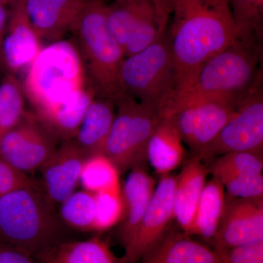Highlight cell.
I'll use <instances>...</instances> for the list:
<instances>
[{
  "instance_id": "3957f363",
  "label": "cell",
  "mask_w": 263,
  "mask_h": 263,
  "mask_svg": "<svg viewBox=\"0 0 263 263\" xmlns=\"http://www.w3.org/2000/svg\"><path fill=\"white\" fill-rule=\"evenodd\" d=\"M72 231L48 202L41 186L18 189L0 197V240L33 257L72 240Z\"/></svg>"
},
{
  "instance_id": "e575fe53",
  "label": "cell",
  "mask_w": 263,
  "mask_h": 263,
  "mask_svg": "<svg viewBox=\"0 0 263 263\" xmlns=\"http://www.w3.org/2000/svg\"><path fill=\"white\" fill-rule=\"evenodd\" d=\"M0 263H40L22 249L0 240Z\"/></svg>"
},
{
  "instance_id": "cb8c5ba5",
  "label": "cell",
  "mask_w": 263,
  "mask_h": 263,
  "mask_svg": "<svg viewBox=\"0 0 263 263\" xmlns=\"http://www.w3.org/2000/svg\"><path fill=\"white\" fill-rule=\"evenodd\" d=\"M226 193L219 180L213 176L206 181L197 205L193 235L209 243L215 235L220 221Z\"/></svg>"
},
{
  "instance_id": "8992f818",
  "label": "cell",
  "mask_w": 263,
  "mask_h": 263,
  "mask_svg": "<svg viewBox=\"0 0 263 263\" xmlns=\"http://www.w3.org/2000/svg\"><path fill=\"white\" fill-rule=\"evenodd\" d=\"M122 92L161 114L176 92V75L167 32L145 49L123 60Z\"/></svg>"
},
{
  "instance_id": "e0dca14e",
  "label": "cell",
  "mask_w": 263,
  "mask_h": 263,
  "mask_svg": "<svg viewBox=\"0 0 263 263\" xmlns=\"http://www.w3.org/2000/svg\"><path fill=\"white\" fill-rule=\"evenodd\" d=\"M156 188L155 180L145 167L130 170L122 190L124 213L119 222L118 235L123 248L130 243L147 209Z\"/></svg>"
},
{
  "instance_id": "d6a6232c",
  "label": "cell",
  "mask_w": 263,
  "mask_h": 263,
  "mask_svg": "<svg viewBox=\"0 0 263 263\" xmlns=\"http://www.w3.org/2000/svg\"><path fill=\"white\" fill-rule=\"evenodd\" d=\"M222 263H263V240L227 251Z\"/></svg>"
},
{
  "instance_id": "f546056e",
  "label": "cell",
  "mask_w": 263,
  "mask_h": 263,
  "mask_svg": "<svg viewBox=\"0 0 263 263\" xmlns=\"http://www.w3.org/2000/svg\"><path fill=\"white\" fill-rule=\"evenodd\" d=\"M96 214L94 231H105L119 224L124 213L121 190H108L95 193Z\"/></svg>"
},
{
  "instance_id": "1f68e13d",
  "label": "cell",
  "mask_w": 263,
  "mask_h": 263,
  "mask_svg": "<svg viewBox=\"0 0 263 263\" xmlns=\"http://www.w3.org/2000/svg\"><path fill=\"white\" fill-rule=\"evenodd\" d=\"M41 186L28 174L20 172L0 158V197L18 189Z\"/></svg>"
},
{
  "instance_id": "ffe728a7",
  "label": "cell",
  "mask_w": 263,
  "mask_h": 263,
  "mask_svg": "<svg viewBox=\"0 0 263 263\" xmlns=\"http://www.w3.org/2000/svg\"><path fill=\"white\" fill-rule=\"evenodd\" d=\"M113 100L97 95L90 104L76 136L72 138L88 157L103 154L114 119Z\"/></svg>"
},
{
  "instance_id": "74e56055",
  "label": "cell",
  "mask_w": 263,
  "mask_h": 263,
  "mask_svg": "<svg viewBox=\"0 0 263 263\" xmlns=\"http://www.w3.org/2000/svg\"><path fill=\"white\" fill-rule=\"evenodd\" d=\"M10 0H0V3H5V4H9Z\"/></svg>"
},
{
  "instance_id": "d4e9b609",
  "label": "cell",
  "mask_w": 263,
  "mask_h": 263,
  "mask_svg": "<svg viewBox=\"0 0 263 263\" xmlns=\"http://www.w3.org/2000/svg\"><path fill=\"white\" fill-rule=\"evenodd\" d=\"M57 213L69 229L84 233L94 231L95 194L84 190L74 192L59 205Z\"/></svg>"
},
{
  "instance_id": "277c9868",
  "label": "cell",
  "mask_w": 263,
  "mask_h": 263,
  "mask_svg": "<svg viewBox=\"0 0 263 263\" xmlns=\"http://www.w3.org/2000/svg\"><path fill=\"white\" fill-rule=\"evenodd\" d=\"M89 81L77 45L61 40L42 48L22 84L33 113L42 118Z\"/></svg>"
},
{
  "instance_id": "4dcf8cb0",
  "label": "cell",
  "mask_w": 263,
  "mask_h": 263,
  "mask_svg": "<svg viewBox=\"0 0 263 263\" xmlns=\"http://www.w3.org/2000/svg\"><path fill=\"white\" fill-rule=\"evenodd\" d=\"M216 178L226 190V196L245 199L263 198L262 174H224Z\"/></svg>"
},
{
  "instance_id": "5bb4252c",
  "label": "cell",
  "mask_w": 263,
  "mask_h": 263,
  "mask_svg": "<svg viewBox=\"0 0 263 263\" xmlns=\"http://www.w3.org/2000/svg\"><path fill=\"white\" fill-rule=\"evenodd\" d=\"M87 157L73 140H66L40 169L43 193L57 211L59 205L76 191L83 164Z\"/></svg>"
},
{
  "instance_id": "9a60e30c",
  "label": "cell",
  "mask_w": 263,
  "mask_h": 263,
  "mask_svg": "<svg viewBox=\"0 0 263 263\" xmlns=\"http://www.w3.org/2000/svg\"><path fill=\"white\" fill-rule=\"evenodd\" d=\"M91 0H24L33 28L41 39L61 41L75 32L79 19Z\"/></svg>"
},
{
  "instance_id": "52a82bcc",
  "label": "cell",
  "mask_w": 263,
  "mask_h": 263,
  "mask_svg": "<svg viewBox=\"0 0 263 263\" xmlns=\"http://www.w3.org/2000/svg\"><path fill=\"white\" fill-rule=\"evenodd\" d=\"M114 103L117 111L103 155L119 173L145 167L147 146L160 114L125 93L118 95Z\"/></svg>"
},
{
  "instance_id": "d590c367",
  "label": "cell",
  "mask_w": 263,
  "mask_h": 263,
  "mask_svg": "<svg viewBox=\"0 0 263 263\" xmlns=\"http://www.w3.org/2000/svg\"><path fill=\"white\" fill-rule=\"evenodd\" d=\"M8 5L0 3V73L7 72L4 57V41L8 20Z\"/></svg>"
},
{
  "instance_id": "ba28073f",
  "label": "cell",
  "mask_w": 263,
  "mask_h": 263,
  "mask_svg": "<svg viewBox=\"0 0 263 263\" xmlns=\"http://www.w3.org/2000/svg\"><path fill=\"white\" fill-rule=\"evenodd\" d=\"M262 74L248 94L240 100L236 112L214 140L197 156L202 160L233 152L262 154Z\"/></svg>"
},
{
  "instance_id": "9c48e42d",
  "label": "cell",
  "mask_w": 263,
  "mask_h": 263,
  "mask_svg": "<svg viewBox=\"0 0 263 263\" xmlns=\"http://www.w3.org/2000/svg\"><path fill=\"white\" fill-rule=\"evenodd\" d=\"M60 140L33 112L0 140V158L24 174L40 170L54 153Z\"/></svg>"
},
{
  "instance_id": "603a6c76",
  "label": "cell",
  "mask_w": 263,
  "mask_h": 263,
  "mask_svg": "<svg viewBox=\"0 0 263 263\" xmlns=\"http://www.w3.org/2000/svg\"><path fill=\"white\" fill-rule=\"evenodd\" d=\"M97 95L96 89L89 81L86 86L76 91L68 100L39 119L60 141L72 139Z\"/></svg>"
},
{
  "instance_id": "83f0119b",
  "label": "cell",
  "mask_w": 263,
  "mask_h": 263,
  "mask_svg": "<svg viewBox=\"0 0 263 263\" xmlns=\"http://www.w3.org/2000/svg\"><path fill=\"white\" fill-rule=\"evenodd\" d=\"M119 171L103 154L89 156L81 168L80 181L83 190L91 193L108 190H120Z\"/></svg>"
},
{
  "instance_id": "836d02e7",
  "label": "cell",
  "mask_w": 263,
  "mask_h": 263,
  "mask_svg": "<svg viewBox=\"0 0 263 263\" xmlns=\"http://www.w3.org/2000/svg\"><path fill=\"white\" fill-rule=\"evenodd\" d=\"M155 9L159 33L160 35L167 32L169 19L174 13L179 0H148Z\"/></svg>"
},
{
  "instance_id": "4316f807",
  "label": "cell",
  "mask_w": 263,
  "mask_h": 263,
  "mask_svg": "<svg viewBox=\"0 0 263 263\" xmlns=\"http://www.w3.org/2000/svg\"><path fill=\"white\" fill-rule=\"evenodd\" d=\"M25 98L22 82L15 75L7 74L0 84V140L24 117Z\"/></svg>"
},
{
  "instance_id": "8d00e7d4",
  "label": "cell",
  "mask_w": 263,
  "mask_h": 263,
  "mask_svg": "<svg viewBox=\"0 0 263 263\" xmlns=\"http://www.w3.org/2000/svg\"><path fill=\"white\" fill-rule=\"evenodd\" d=\"M208 5H214L217 4L220 0H204Z\"/></svg>"
},
{
  "instance_id": "484cf974",
  "label": "cell",
  "mask_w": 263,
  "mask_h": 263,
  "mask_svg": "<svg viewBox=\"0 0 263 263\" xmlns=\"http://www.w3.org/2000/svg\"><path fill=\"white\" fill-rule=\"evenodd\" d=\"M238 41L262 45L263 0H228Z\"/></svg>"
},
{
  "instance_id": "44dd1931",
  "label": "cell",
  "mask_w": 263,
  "mask_h": 263,
  "mask_svg": "<svg viewBox=\"0 0 263 263\" xmlns=\"http://www.w3.org/2000/svg\"><path fill=\"white\" fill-rule=\"evenodd\" d=\"M40 263H123L105 240L93 237L87 240L61 242L36 256Z\"/></svg>"
},
{
  "instance_id": "f35d334b",
  "label": "cell",
  "mask_w": 263,
  "mask_h": 263,
  "mask_svg": "<svg viewBox=\"0 0 263 263\" xmlns=\"http://www.w3.org/2000/svg\"><path fill=\"white\" fill-rule=\"evenodd\" d=\"M102 1H104L105 2V3H106L107 0H102Z\"/></svg>"
},
{
  "instance_id": "d6986e66",
  "label": "cell",
  "mask_w": 263,
  "mask_h": 263,
  "mask_svg": "<svg viewBox=\"0 0 263 263\" xmlns=\"http://www.w3.org/2000/svg\"><path fill=\"white\" fill-rule=\"evenodd\" d=\"M191 235L169 230L139 263H222L223 254Z\"/></svg>"
},
{
  "instance_id": "ac0fdd59",
  "label": "cell",
  "mask_w": 263,
  "mask_h": 263,
  "mask_svg": "<svg viewBox=\"0 0 263 263\" xmlns=\"http://www.w3.org/2000/svg\"><path fill=\"white\" fill-rule=\"evenodd\" d=\"M210 174L199 156L190 159L176 176L174 194V218L183 232L192 235L199 200Z\"/></svg>"
},
{
  "instance_id": "2e32d148",
  "label": "cell",
  "mask_w": 263,
  "mask_h": 263,
  "mask_svg": "<svg viewBox=\"0 0 263 263\" xmlns=\"http://www.w3.org/2000/svg\"><path fill=\"white\" fill-rule=\"evenodd\" d=\"M4 41L5 65L8 73H17L28 67L42 49L41 37L33 28L24 0H10Z\"/></svg>"
},
{
  "instance_id": "4fadbf2b",
  "label": "cell",
  "mask_w": 263,
  "mask_h": 263,
  "mask_svg": "<svg viewBox=\"0 0 263 263\" xmlns=\"http://www.w3.org/2000/svg\"><path fill=\"white\" fill-rule=\"evenodd\" d=\"M238 104L209 100L184 107L167 116L183 142L198 155L234 116Z\"/></svg>"
},
{
  "instance_id": "7c38bea8",
  "label": "cell",
  "mask_w": 263,
  "mask_h": 263,
  "mask_svg": "<svg viewBox=\"0 0 263 263\" xmlns=\"http://www.w3.org/2000/svg\"><path fill=\"white\" fill-rule=\"evenodd\" d=\"M263 240V198L226 197L214 236L209 242L219 253Z\"/></svg>"
},
{
  "instance_id": "8fae6325",
  "label": "cell",
  "mask_w": 263,
  "mask_h": 263,
  "mask_svg": "<svg viewBox=\"0 0 263 263\" xmlns=\"http://www.w3.org/2000/svg\"><path fill=\"white\" fill-rule=\"evenodd\" d=\"M176 182V176H162L136 234L124 249L123 263H139L170 230L174 218Z\"/></svg>"
},
{
  "instance_id": "7a4b0ae2",
  "label": "cell",
  "mask_w": 263,
  "mask_h": 263,
  "mask_svg": "<svg viewBox=\"0 0 263 263\" xmlns=\"http://www.w3.org/2000/svg\"><path fill=\"white\" fill-rule=\"evenodd\" d=\"M262 45L235 41L202 65L190 89L171 100L161 117L209 100L238 104L262 74Z\"/></svg>"
},
{
  "instance_id": "7402d4cb",
  "label": "cell",
  "mask_w": 263,
  "mask_h": 263,
  "mask_svg": "<svg viewBox=\"0 0 263 263\" xmlns=\"http://www.w3.org/2000/svg\"><path fill=\"white\" fill-rule=\"evenodd\" d=\"M183 141L171 119L161 117L147 146V162L159 174H169L184 157Z\"/></svg>"
},
{
  "instance_id": "6da1fadb",
  "label": "cell",
  "mask_w": 263,
  "mask_h": 263,
  "mask_svg": "<svg viewBox=\"0 0 263 263\" xmlns=\"http://www.w3.org/2000/svg\"><path fill=\"white\" fill-rule=\"evenodd\" d=\"M172 15L167 35L176 75L174 99L190 89L205 62L238 41V33L228 0L214 5L179 0Z\"/></svg>"
},
{
  "instance_id": "30bf717a",
  "label": "cell",
  "mask_w": 263,
  "mask_h": 263,
  "mask_svg": "<svg viewBox=\"0 0 263 263\" xmlns=\"http://www.w3.org/2000/svg\"><path fill=\"white\" fill-rule=\"evenodd\" d=\"M106 16L125 57L145 49L160 36L155 9L148 0H114L107 4Z\"/></svg>"
},
{
  "instance_id": "5b68a950",
  "label": "cell",
  "mask_w": 263,
  "mask_h": 263,
  "mask_svg": "<svg viewBox=\"0 0 263 263\" xmlns=\"http://www.w3.org/2000/svg\"><path fill=\"white\" fill-rule=\"evenodd\" d=\"M106 7L102 0L90 1L73 33L88 80L98 95L114 101L122 93L119 72L125 57L109 28Z\"/></svg>"
},
{
  "instance_id": "f1b7e54d",
  "label": "cell",
  "mask_w": 263,
  "mask_h": 263,
  "mask_svg": "<svg viewBox=\"0 0 263 263\" xmlns=\"http://www.w3.org/2000/svg\"><path fill=\"white\" fill-rule=\"evenodd\" d=\"M213 176L224 174H260L263 170L262 154L239 152L219 156L209 167Z\"/></svg>"
}]
</instances>
